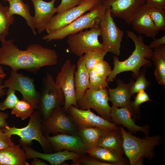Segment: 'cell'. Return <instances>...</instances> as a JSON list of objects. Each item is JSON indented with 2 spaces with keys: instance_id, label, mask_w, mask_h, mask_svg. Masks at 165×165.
Returning a JSON list of instances; mask_svg holds the SVG:
<instances>
[{
  "instance_id": "6da1fadb",
  "label": "cell",
  "mask_w": 165,
  "mask_h": 165,
  "mask_svg": "<svg viewBox=\"0 0 165 165\" xmlns=\"http://www.w3.org/2000/svg\"><path fill=\"white\" fill-rule=\"evenodd\" d=\"M2 43L0 65L9 66L12 71L23 69L36 74L42 67L57 63L58 56L54 50L34 44L21 50L14 44L12 39L5 40Z\"/></svg>"
},
{
  "instance_id": "7a4b0ae2",
  "label": "cell",
  "mask_w": 165,
  "mask_h": 165,
  "mask_svg": "<svg viewBox=\"0 0 165 165\" xmlns=\"http://www.w3.org/2000/svg\"><path fill=\"white\" fill-rule=\"evenodd\" d=\"M126 32L127 37L134 42L135 49L130 57L124 61H120L117 56L113 57L114 67L107 78L109 83L115 79L118 74L127 71L132 72V76L135 79L141 67L147 68L152 65L149 59L152 57L153 50L145 43L143 36H137L131 31H127Z\"/></svg>"
},
{
  "instance_id": "3957f363",
  "label": "cell",
  "mask_w": 165,
  "mask_h": 165,
  "mask_svg": "<svg viewBox=\"0 0 165 165\" xmlns=\"http://www.w3.org/2000/svg\"><path fill=\"white\" fill-rule=\"evenodd\" d=\"M123 139L124 153L131 165H141L144 158L152 160L155 156L154 149L161 144L160 135L145 136L142 138L127 132L122 127H120Z\"/></svg>"
},
{
  "instance_id": "277c9868",
  "label": "cell",
  "mask_w": 165,
  "mask_h": 165,
  "mask_svg": "<svg viewBox=\"0 0 165 165\" xmlns=\"http://www.w3.org/2000/svg\"><path fill=\"white\" fill-rule=\"evenodd\" d=\"M107 8L103 4L98 3L89 12L79 17L64 27L44 35L42 39L46 42L62 40L84 29L100 26Z\"/></svg>"
},
{
  "instance_id": "5b68a950",
  "label": "cell",
  "mask_w": 165,
  "mask_h": 165,
  "mask_svg": "<svg viewBox=\"0 0 165 165\" xmlns=\"http://www.w3.org/2000/svg\"><path fill=\"white\" fill-rule=\"evenodd\" d=\"M30 117L29 123L25 127L18 128L14 126L11 127L8 126L2 128V130L9 136L16 135L19 137L20 145H31L32 141L35 140L39 143L45 153H52L51 146L42 133V119L40 112L36 109Z\"/></svg>"
},
{
  "instance_id": "8992f818",
  "label": "cell",
  "mask_w": 165,
  "mask_h": 165,
  "mask_svg": "<svg viewBox=\"0 0 165 165\" xmlns=\"http://www.w3.org/2000/svg\"><path fill=\"white\" fill-rule=\"evenodd\" d=\"M64 102L63 92L52 76L47 73L43 79L40 101L36 109L40 112L42 120L47 119L54 109L63 106Z\"/></svg>"
},
{
  "instance_id": "52a82bcc",
  "label": "cell",
  "mask_w": 165,
  "mask_h": 165,
  "mask_svg": "<svg viewBox=\"0 0 165 165\" xmlns=\"http://www.w3.org/2000/svg\"><path fill=\"white\" fill-rule=\"evenodd\" d=\"M101 34L99 26L68 36L67 42L70 51L80 57L91 51L106 50L99 41L98 37Z\"/></svg>"
},
{
  "instance_id": "ba28073f",
  "label": "cell",
  "mask_w": 165,
  "mask_h": 165,
  "mask_svg": "<svg viewBox=\"0 0 165 165\" xmlns=\"http://www.w3.org/2000/svg\"><path fill=\"white\" fill-rule=\"evenodd\" d=\"M102 43L107 52L116 56L120 55L121 44L123 32L116 24L111 14V7L107 8L105 14L100 24Z\"/></svg>"
},
{
  "instance_id": "9c48e42d",
  "label": "cell",
  "mask_w": 165,
  "mask_h": 165,
  "mask_svg": "<svg viewBox=\"0 0 165 165\" xmlns=\"http://www.w3.org/2000/svg\"><path fill=\"white\" fill-rule=\"evenodd\" d=\"M34 82V79L29 76L11 70L10 76L4 82L3 84L6 87L20 92L23 98L36 110L39 102L40 93L36 90Z\"/></svg>"
},
{
  "instance_id": "30bf717a",
  "label": "cell",
  "mask_w": 165,
  "mask_h": 165,
  "mask_svg": "<svg viewBox=\"0 0 165 165\" xmlns=\"http://www.w3.org/2000/svg\"><path fill=\"white\" fill-rule=\"evenodd\" d=\"M109 97L106 88L99 90L88 89L82 97L77 101L79 109L92 108L104 119L112 122L110 117L111 107L109 105Z\"/></svg>"
},
{
  "instance_id": "8fae6325",
  "label": "cell",
  "mask_w": 165,
  "mask_h": 165,
  "mask_svg": "<svg viewBox=\"0 0 165 165\" xmlns=\"http://www.w3.org/2000/svg\"><path fill=\"white\" fill-rule=\"evenodd\" d=\"M76 68V64H72L70 60L67 59L62 65L61 71L58 73L56 77L55 82L61 89L64 96L65 102L62 107L65 112L71 105L79 108L74 79Z\"/></svg>"
},
{
  "instance_id": "7c38bea8",
  "label": "cell",
  "mask_w": 165,
  "mask_h": 165,
  "mask_svg": "<svg viewBox=\"0 0 165 165\" xmlns=\"http://www.w3.org/2000/svg\"><path fill=\"white\" fill-rule=\"evenodd\" d=\"M42 127L45 137L52 133L78 134L76 127L61 106L54 109L47 119L42 120Z\"/></svg>"
},
{
  "instance_id": "4fadbf2b",
  "label": "cell",
  "mask_w": 165,
  "mask_h": 165,
  "mask_svg": "<svg viewBox=\"0 0 165 165\" xmlns=\"http://www.w3.org/2000/svg\"><path fill=\"white\" fill-rule=\"evenodd\" d=\"M66 112L76 127H97L105 131L119 128L114 123L97 115L90 109L82 110L71 105Z\"/></svg>"
},
{
  "instance_id": "5bb4252c",
  "label": "cell",
  "mask_w": 165,
  "mask_h": 165,
  "mask_svg": "<svg viewBox=\"0 0 165 165\" xmlns=\"http://www.w3.org/2000/svg\"><path fill=\"white\" fill-rule=\"evenodd\" d=\"M95 0H82L78 5L61 13L53 16L46 29L47 34L60 29L90 11L98 4Z\"/></svg>"
},
{
  "instance_id": "9a60e30c",
  "label": "cell",
  "mask_w": 165,
  "mask_h": 165,
  "mask_svg": "<svg viewBox=\"0 0 165 165\" xmlns=\"http://www.w3.org/2000/svg\"><path fill=\"white\" fill-rule=\"evenodd\" d=\"M53 136L45 137L55 152L67 150L81 154H86V148L78 135L57 133Z\"/></svg>"
},
{
  "instance_id": "2e32d148",
  "label": "cell",
  "mask_w": 165,
  "mask_h": 165,
  "mask_svg": "<svg viewBox=\"0 0 165 165\" xmlns=\"http://www.w3.org/2000/svg\"><path fill=\"white\" fill-rule=\"evenodd\" d=\"M145 2V0H106L103 4L107 7L110 6L113 17L121 18L131 25L136 10Z\"/></svg>"
},
{
  "instance_id": "e0dca14e",
  "label": "cell",
  "mask_w": 165,
  "mask_h": 165,
  "mask_svg": "<svg viewBox=\"0 0 165 165\" xmlns=\"http://www.w3.org/2000/svg\"><path fill=\"white\" fill-rule=\"evenodd\" d=\"M133 112L130 107H118L112 106L111 107L110 117L113 123L117 125H122L127 129L132 134L138 131L143 133L145 136L149 135L150 128L148 125L140 126L135 123L133 119Z\"/></svg>"
},
{
  "instance_id": "ac0fdd59",
  "label": "cell",
  "mask_w": 165,
  "mask_h": 165,
  "mask_svg": "<svg viewBox=\"0 0 165 165\" xmlns=\"http://www.w3.org/2000/svg\"><path fill=\"white\" fill-rule=\"evenodd\" d=\"M30 0L32 2L35 10L34 27L40 34L46 30L50 20L57 12V7H55L54 4L57 0H51L49 2L44 0Z\"/></svg>"
},
{
  "instance_id": "d6986e66",
  "label": "cell",
  "mask_w": 165,
  "mask_h": 165,
  "mask_svg": "<svg viewBox=\"0 0 165 165\" xmlns=\"http://www.w3.org/2000/svg\"><path fill=\"white\" fill-rule=\"evenodd\" d=\"M149 9V7L145 3L140 6L134 15L131 24L138 34L154 38L159 31L151 17Z\"/></svg>"
},
{
  "instance_id": "ffe728a7",
  "label": "cell",
  "mask_w": 165,
  "mask_h": 165,
  "mask_svg": "<svg viewBox=\"0 0 165 165\" xmlns=\"http://www.w3.org/2000/svg\"><path fill=\"white\" fill-rule=\"evenodd\" d=\"M24 150L26 159L37 158L48 162L52 165H59L67 160H71L72 163L84 155L67 150L54 153H42L37 151L29 146L21 145Z\"/></svg>"
},
{
  "instance_id": "44dd1931",
  "label": "cell",
  "mask_w": 165,
  "mask_h": 165,
  "mask_svg": "<svg viewBox=\"0 0 165 165\" xmlns=\"http://www.w3.org/2000/svg\"><path fill=\"white\" fill-rule=\"evenodd\" d=\"M134 80L131 79L127 84L125 83L120 79L117 80V86L115 88L108 87L109 100L112 106L117 107H130L132 96L131 93L132 85Z\"/></svg>"
},
{
  "instance_id": "7402d4cb",
  "label": "cell",
  "mask_w": 165,
  "mask_h": 165,
  "mask_svg": "<svg viewBox=\"0 0 165 165\" xmlns=\"http://www.w3.org/2000/svg\"><path fill=\"white\" fill-rule=\"evenodd\" d=\"M29 165L20 144H14L0 149V165Z\"/></svg>"
},
{
  "instance_id": "603a6c76",
  "label": "cell",
  "mask_w": 165,
  "mask_h": 165,
  "mask_svg": "<svg viewBox=\"0 0 165 165\" xmlns=\"http://www.w3.org/2000/svg\"><path fill=\"white\" fill-rule=\"evenodd\" d=\"M76 68L74 73V79L77 101L82 97L89 88L90 72L86 66L82 56L77 61Z\"/></svg>"
},
{
  "instance_id": "cb8c5ba5",
  "label": "cell",
  "mask_w": 165,
  "mask_h": 165,
  "mask_svg": "<svg viewBox=\"0 0 165 165\" xmlns=\"http://www.w3.org/2000/svg\"><path fill=\"white\" fill-rule=\"evenodd\" d=\"M123 139L120 129L105 131L99 139L97 146L114 151L123 155Z\"/></svg>"
},
{
  "instance_id": "d4e9b609",
  "label": "cell",
  "mask_w": 165,
  "mask_h": 165,
  "mask_svg": "<svg viewBox=\"0 0 165 165\" xmlns=\"http://www.w3.org/2000/svg\"><path fill=\"white\" fill-rule=\"evenodd\" d=\"M77 128L78 134L86 148V152L97 146L99 139L105 132L97 127H81Z\"/></svg>"
},
{
  "instance_id": "484cf974",
  "label": "cell",
  "mask_w": 165,
  "mask_h": 165,
  "mask_svg": "<svg viewBox=\"0 0 165 165\" xmlns=\"http://www.w3.org/2000/svg\"><path fill=\"white\" fill-rule=\"evenodd\" d=\"M91 156L99 160L113 164L114 165H124L128 164L123 155L112 150L97 146L86 152Z\"/></svg>"
},
{
  "instance_id": "4316f807",
  "label": "cell",
  "mask_w": 165,
  "mask_h": 165,
  "mask_svg": "<svg viewBox=\"0 0 165 165\" xmlns=\"http://www.w3.org/2000/svg\"><path fill=\"white\" fill-rule=\"evenodd\" d=\"M155 65L154 73L158 83L165 87V45L153 49L151 59Z\"/></svg>"
},
{
  "instance_id": "83f0119b",
  "label": "cell",
  "mask_w": 165,
  "mask_h": 165,
  "mask_svg": "<svg viewBox=\"0 0 165 165\" xmlns=\"http://www.w3.org/2000/svg\"><path fill=\"white\" fill-rule=\"evenodd\" d=\"M9 2L8 13L9 15L13 16L17 14L22 16L26 20L33 34L36 35V31L34 25L33 16L30 13L29 6L25 3L22 0H11Z\"/></svg>"
},
{
  "instance_id": "f1b7e54d",
  "label": "cell",
  "mask_w": 165,
  "mask_h": 165,
  "mask_svg": "<svg viewBox=\"0 0 165 165\" xmlns=\"http://www.w3.org/2000/svg\"><path fill=\"white\" fill-rule=\"evenodd\" d=\"M8 8V6H4L0 3V41L1 42L6 40L9 27L14 20L13 15L9 14Z\"/></svg>"
},
{
  "instance_id": "f546056e",
  "label": "cell",
  "mask_w": 165,
  "mask_h": 165,
  "mask_svg": "<svg viewBox=\"0 0 165 165\" xmlns=\"http://www.w3.org/2000/svg\"><path fill=\"white\" fill-rule=\"evenodd\" d=\"M11 114L24 120L30 117L35 109L31 105L24 99L19 100L12 108Z\"/></svg>"
},
{
  "instance_id": "4dcf8cb0",
  "label": "cell",
  "mask_w": 165,
  "mask_h": 165,
  "mask_svg": "<svg viewBox=\"0 0 165 165\" xmlns=\"http://www.w3.org/2000/svg\"><path fill=\"white\" fill-rule=\"evenodd\" d=\"M107 53L106 50H95L89 52L82 56L86 66L89 72L93 70L99 61L104 59Z\"/></svg>"
},
{
  "instance_id": "1f68e13d",
  "label": "cell",
  "mask_w": 165,
  "mask_h": 165,
  "mask_svg": "<svg viewBox=\"0 0 165 165\" xmlns=\"http://www.w3.org/2000/svg\"><path fill=\"white\" fill-rule=\"evenodd\" d=\"M146 68L140 70L136 80L133 82L131 89V93L132 95L141 90L145 91L150 84V81L148 80L145 77Z\"/></svg>"
},
{
  "instance_id": "d6a6232c",
  "label": "cell",
  "mask_w": 165,
  "mask_h": 165,
  "mask_svg": "<svg viewBox=\"0 0 165 165\" xmlns=\"http://www.w3.org/2000/svg\"><path fill=\"white\" fill-rule=\"evenodd\" d=\"M150 16L156 30L159 31L165 30V9L149 7Z\"/></svg>"
},
{
  "instance_id": "836d02e7",
  "label": "cell",
  "mask_w": 165,
  "mask_h": 165,
  "mask_svg": "<svg viewBox=\"0 0 165 165\" xmlns=\"http://www.w3.org/2000/svg\"><path fill=\"white\" fill-rule=\"evenodd\" d=\"M152 101L144 90H141L137 93L134 101H131L130 107L133 112V119L134 120L140 118V107L143 103Z\"/></svg>"
},
{
  "instance_id": "e575fe53",
  "label": "cell",
  "mask_w": 165,
  "mask_h": 165,
  "mask_svg": "<svg viewBox=\"0 0 165 165\" xmlns=\"http://www.w3.org/2000/svg\"><path fill=\"white\" fill-rule=\"evenodd\" d=\"M108 78H102L98 76L93 70L90 72L89 88L93 90H99L108 86Z\"/></svg>"
},
{
  "instance_id": "d590c367",
  "label": "cell",
  "mask_w": 165,
  "mask_h": 165,
  "mask_svg": "<svg viewBox=\"0 0 165 165\" xmlns=\"http://www.w3.org/2000/svg\"><path fill=\"white\" fill-rule=\"evenodd\" d=\"M6 94L5 99L0 103V110L12 109L19 100L15 94V90H14L8 88Z\"/></svg>"
},
{
  "instance_id": "8d00e7d4",
  "label": "cell",
  "mask_w": 165,
  "mask_h": 165,
  "mask_svg": "<svg viewBox=\"0 0 165 165\" xmlns=\"http://www.w3.org/2000/svg\"><path fill=\"white\" fill-rule=\"evenodd\" d=\"M72 164L73 165H114L99 160L86 154L81 156Z\"/></svg>"
},
{
  "instance_id": "74e56055",
  "label": "cell",
  "mask_w": 165,
  "mask_h": 165,
  "mask_svg": "<svg viewBox=\"0 0 165 165\" xmlns=\"http://www.w3.org/2000/svg\"><path fill=\"white\" fill-rule=\"evenodd\" d=\"M93 70L98 76L103 78H107L112 71L108 63L104 59L99 61Z\"/></svg>"
},
{
  "instance_id": "f35d334b",
  "label": "cell",
  "mask_w": 165,
  "mask_h": 165,
  "mask_svg": "<svg viewBox=\"0 0 165 165\" xmlns=\"http://www.w3.org/2000/svg\"><path fill=\"white\" fill-rule=\"evenodd\" d=\"M82 0H61L57 7V13H61L79 5Z\"/></svg>"
},
{
  "instance_id": "ab89813d",
  "label": "cell",
  "mask_w": 165,
  "mask_h": 165,
  "mask_svg": "<svg viewBox=\"0 0 165 165\" xmlns=\"http://www.w3.org/2000/svg\"><path fill=\"white\" fill-rule=\"evenodd\" d=\"M11 136L6 134L0 128V149L14 144Z\"/></svg>"
},
{
  "instance_id": "60d3db41",
  "label": "cell",
  "mask_w": 165,
  "mask_h": 165,
  "mask_svg": "<svg viewBox=\"0 0 165 165\" xmlns=\"http://www.w3.org/2000/svg\"><path fill=\"white\" fill-rule=\"evenodd\" d=\"M145 4L152 8L165 9V0H145Z\"/></svg>"
},
{
  "instance_id": "b9f144b4",
  "label": "cell",
  "mask_w": 165,
  "mask_h": 165,
  "mask_svg": "<svg viewBox=\"0 0 165 165\" xmlns=\"http://www.w3.org/2000/svg\"><path fill=\"white\" fill-rule=\"evenodd\" d=\"M154 39L148 46V47L153 49L162 45L165 44V35L158 38H153Z\"/></svg>"
},
{
  "instance_id": "7bdbcfd3",
  "label": "cell",
  "mask_w": 165,
  "mask_h": 165,
  "mask_svg": "<svg viewBox=\"0 0 165 165\" xmlns=\"http://www.w3.org/2000/svg\"><path fill=\"white\" fill-rule=\"evenodd\" d=\"M9 116V115L6 113L0 111V128H3L9 126L6 121Z\"/></svg>"
},
{
  "instance_id": "ee69618b",
  "label": "cell",
  "mask_w": 165,
  "mask_h": 165,
  "mask_svg": "<svg viewBox=\"0 0 165 165\" xmlns=\"http://www.w3.org/2000/svg\"><path fill=\"white\" fill-rule=\"evenodd\" d=\"M31 162L32 165H47V163L45 161L39 159L38 158H35Z\"/></svg>"
},
{
  "instance_id": "f6af8a7d",
  "label": "cell",
  "mask_w": 165,
  "mask_h": 165,
  "mask_svg": "<svg viewBox=\"0 0 165 165\" xmlns=\"http://www.w3.org/2000/svg\"><path fill=\"white\" fill-rule=\"evenodd\" d=\"M3 79L0 77V97H3L6 94V92L4 89L6 86L3 83Z\"/></svg>"
},
{
  "instance_id": "bcb514c9",
  "label": "cell",
  "mask_w": 165,
  "mask_h": 165,
  "mask_svg": "<svg viewBox=\"0 0 165 165\" xmlns=\"http://www.w3.org/2000/svg\"><path fill=\"white\" fill-rule=\"evenodd\" d=\"M6 76V75L4 70L2 68V67L0 66V77L4 79Z\"/></svg>"
},
{
  "instance_id": "7dc6e473",
  "label": "cell",
  "mask_w": 165,
  "mask_h": 165,
  "mask_svg": "<svg viewBox=\"0 0 165 165\" xmlns=\"http://www.w3.org/2000/svg\"><path fill=\"white\" fill-rule=\"evenodd\" d=\"M95 0L97 1L99 3L103 4L106 0Z\"/></svg>"
},
{
  "instance_id": "c3c4849f",
  "label": "cell",
  "mask_w": 165,
  "mask_h": 165,
  "mask_svg": "<svg viewBox=\"0 0 165 165\" xmlns=\"http://www.w3.org/2000/svg\"><path fill=\"white\" fill-rule=\"evenodd\" d=\"M4 1H6V2H9V1H10L11 0H4Z\"/></svg>"
}]
</instances>
